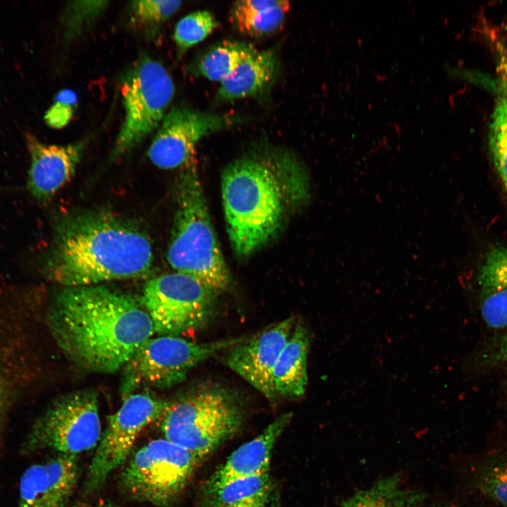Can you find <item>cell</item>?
<instances>
[{"label":"cell","instance_id":"cell-1","mask_svg":"<svg viewBox=\"0 0 507 507\" xmlns=\"http://www.w3.org/2000/svg\"><path fill=\"white\" fill-rule=\"evenodd\" d=\"M47 322L70 361L101 373L123 368L154 332L141 303L101 284L63 288L52 300Z\"/></svg>","mask_w":507,"mask_h":507},{"label":"cell","instance_id":"cell-2","mask_svg":"<svg viewBox=\"0 0 507 507\" xmlns=\"http://www.w3.org/2000/svg\"><path fill=\"white\" fill-rule=\"evenodd\" d=\"M153 261L150 239L134 222L107 210L87 209L56 221L42 267L49 280L73 287L143 278Z\"/></svg>","mask_w":507,"mask_h":507},{"label":"cell","instance_id":"cell-3","mask_svg":"<svg viewBox=\"0 0 507 507\" xmlns=\"http://www.w3.org/2000/svg\"><path fill=\"white\" fill-rule=\"evenodd\" d=\"M296 163L283 152L240 158L222 176V199L227 232L237 254L249 256L275 236L287 202L284 175Z\"/></svg>","mask_w":507,"mask_h":507},{"label":"cell","instance_id":"cell-4","mask_svg":"<svg viewBox=\"0 0 507 507\" xmlns=\"http://www.w3.org/2000/svg\"><path fill=\"white\" fill-rule=\"evenodd\" d=\"M176 186L167 260L175 271L192 275L218 292L225 290L230 273L211 223L196 161L182 168Z\"/></svg>","mask_w":507,"mask_h":507},{"label":"cell","instance_id":"cell-5","mask_svg":"<svg viewBox=\"0 0 507 507\" xmlns=\"http://www.w3.org/2000/svg\"><path fill=\"white\" fill-rule=\"evenodd\" d=\"M161 418L165 439L204 458L239 431L244 413L228 390L203 386L169 402Z\"/></svg>","mask_w":507,"mask_h":507},{"label":"cell","instance_id":"cell-6","mask_svg":"<svg viewBox=\"0 0 507 507\" xmlns=\"http://www.w3.org/2000/svg\"><path fill=\"white\" fill-rule=\"evenodd\" d=\"M203 459L165 438L152 440L131 457L122 472L120 485L133 499L170 507Z\"/></svg>","mask_w":507,"mask_h":507},{"label":"cell","instance_id":"cell-7","mask_svg":"<svg viewBox=\"0 0 507 507\" xmlns=\"http://www.w3.org/2000/svg\"><path fill=\"white\" fill-rule=\"evenodd\" d=\"M120 92L125 118L111 160L132 151L159 127L174 96L175 85L161 63L144 56L123 77Z\"/></svg>","mask_w":507,"mask_h":507},{"label":"cell","instance_id":"cell-8","mask_svg":"<svg viewBox=\"0 0 507 507\" xmlns=\"http://www.w3.org/2000/svg\"><path fill=\"white\" fill-rule=\"evenodd\" d=\"M101 436L97 394L82 389L61 397L46 410L31 427L21 451L77 456L96 446Z\"/></svg>","mask_w":507,"mask_h":507},{"label":"cell","instance_id":"cell-9","mask_svg":"<svg viewBox=\"0 0 507 507\" xmlns=\"http://www.w3.org/2000/svg\"><path fill=\"white\" fill-rule=\"evenodd\" d=\"M218 293L196 277L175 271L148 280L140 303L151 318L154 332L178 337L206 325L213 316Z\"/></svg>","mask_w":507,"mask_h":507},{"label":"cell","instance_id":"cell-10","mask_svg":"<svg viewBox=\"0 0 507 507\" xmlns=\"http://www.w3.org/2000/svg\"><path fill=\"white\" fill-rule=\"evenodd\" d=\"M246 337L196 343L177 336L149 339L125 365L121 392L124 398L142 386L172 387L185 380L199 363L239 343Z\"/></svg>","mask_w":507,"mask_h":507},{"label":"cell","instance_id":"cell-11","mask_svg":"<svg viewBox=\"0 0 507 507\" xmlns=\"http://www.w3.org/2000/svg\"><path fill=\"white\" fill-rule=\"evenodd\" d=\"M168 403L147 393L125 398L119 410L108 417L96 446L84 482L87 492L101 489L111 472L126 461L141 432L162 417Z\"/></svg>","mask_w":507,"mask_h":507},{"label":"cell","instance_id":"cell-12","mask_svg":"<svg viewBox=\"0 0 507 507\" xmlns=\"http://www.w3.org/2000/svg\"><path fill=\"white\" fill-rule=\"evenodd\" d=\"M242 116L215 114L186 106H173L163 118L147 155L162 169L184 168L196 162V146L204 137L241 123Z\"/></svg>","mask_w":507,"mask_h":507},{"label":"cell","instance_id":"cell-13","mask_svg":"<svg viewBox=\"0 0 507 507\" xmlns=\"http://www.w3.org/2000/svg\"><path fill=\"white\" fill-rule=\"evenodd\" d=\"M296 322L295 316L292 315L245 337L229 348L225 356L226 365L270 401L276 397L274 369Z\"/></svg>","mask_w":507,"mask_h":507},{"label":"cell","instance_id":"cell-14","mask_svg":"<svg viewBox=\"0 0 507 507\" xmlns=\"http://www.w3.org/2000/svg\"><path fill=\"white\" fill-rule=\"evenodd\" d=\"M77 461L56 454L30 465L20 476L15 507H67L78 480Z\"/></svg>","mask_w":507,"mask_h":507},{"label":"cell","instance_id":"cell-15","mask_svg":"<svg viewBox=\"0 0 507 507\" xmlns=\"http://www.w3.org/2000/svg\"><path fill=\"white\" fill-rule=\"evenodd\" d=\"M30 156L27 189L39 203L49 201L73 177L81 160L84 144H46L26 134Z\"/></svg>","mask_w":507,"mask_h":507},{"label":"cell","instance_id":"cell-16","mask_svg":"<svg viewBox=\"0 0 507 507\" xmlns=\"http://www.w3.org/2000/svg\"><path fill=\"white\" fill-rule=\"evenodd\" d=\"M292 412L284 413L253 439L242 444L213 472L203 484L215 487L239 478L257 475L270 471L274 446L290 423Z\"/></svg>","mask_w":507,"mask_h":507},{"label":"cell","instance_id":"cell-17","mask_svg":"<svg viewBox=\"0 0 507 507\" xmlns=\"http://www.w3.org/2000/svg\"><path fill=\"white\" fill-rule=\"evenodd\" d=\"M480 311L485 323L495 329L507 325V247H496L480 268Z\"/></svg>","mask_w":507,"mask_h":507},{"label":"cell","instance_id":"cell-18","mask_svg":"<svg viewBox=\"0 0 507 507\" xmlns=\"http://www.w3.org/2000/svg\"><path fill=\"white\" fill-rule=\"evenodd\" d=\"M277 70L275 53L257 50L220 82L216 100L232 101L261 94L273 84Z\"/></svg>","mask_w":507,"mask_h":507},{"label":"cell","instance_id":"cell-19","mask_svg":"<svg viewBox=\"0 0 507 507\" xmlns=\"http://www.w3.org/2000/svg\"><path fill=\"white\" fill-rule=\"evenodd\" d=\"M309 346L307 329L298 320L274 369L273 386L276 396L297 398L304 394L308 382Z\"/></svg>","mask_w":507,"mask_h":507},{"label":"cell","instance_id":"cell-20","mask_svg":"<svg viewBox=\"0 0 507 507\" xmlns=\"http://www.w3.org/2000/svg\"><path fill=\"white\" fill-rule=\"evenodd\" d=\"M275 487L270 471L239 478L221 486H202V507H265Z\"/></svg>","mask_w":507,"mask_h":507},{"label":"cell","instance_id":"cell-21","mask_svg":"<svg viewBox=\"0 0 507 507\" xmlns=\"http://www.w3.org/2000/svg\"><path fill=\"white\" fill-rule=\"evenodd\" d=\"M424 496L402 487L399 475L378 480L371 487L356 492L342 507H417Z\"/></svg>","mask_w":507,"mask_h":507},{"label":"cell","instance_id":"cell-22","mask_svg":"<svg viewBox=\"0 0 507 507\" xmlns=\"http://www.w3.org/2000/svg\"><path fill=\"white\" fill-rule=\"evenodd\" d=\"M257 49L251 44L225 40L204 54L197 65L198 73L212 81L222 82Z\"/></svg>","mask_w":507,"mask_h":507},{"label":"cell","instance_id":"cell-23","mask_svg":"<svg viewBox=\"0 0 507 507\" xmlns=\"http://www.w3.org/2000/svg\"><path fill=\"white\" fill-rule=\"evenodd\" d=\"M489 142L494 164L507 192V101L500 96L491 117Z\"/></svg>","mask_w":507,"mask_h":507},{"label":"cell","instance_id":"cell-24","mask_svg":"<svg viewBox=\"0 0 507 507\" xmlns=\"http://www.w3.org/2000/svg\"><path fill=\"white\" fill-rule=\"evenodd\" d=\"M290 7L289 1L281 0L278 5L273 8L230 19L241 33L251 37H261L276 31L281 26Z\"/></svg>","mask_w":507,"mask_h":507},{"label":"cell","instance_id":"cell-25","mask_svg":"<svg viewBox=\"0 0 507 507\" xmlns=\"http://www.w3.org/2000/svg\"><path fill=\"white\" fill-rule=\"evenodd\" d=\"M218 26L219 22L208 11H197L184 16L178 21L174 31V39L179 52H184L203 41Z\"/></svg>","mask_w":507,"mask_h":507},{"label":"cell","instance_id":"cell-26","mask_svg":"<svg viewBox=\"0 0 507 507\" xmlns=\"http://www.w3.org/2000/svg\"><path fill=\"white\" fill-rule=\"evenodd\" d=\"M108 4L107 1L70 2L66 7L63 17L67 37L74 38L89 28Z\"/></svg>","mask_w":507,"mask_h":507},{"label":"cell","instance_id":"cell-27","mask_svg":"<svg viewBox=\"0 0 507 507\" xmlns=\"http://www.w3.org/2000/svg\"><path fill=\"white\" fill-rule=\"evenodd\" d=\"M181 5V1L175 0H138L130 3V9L137 23L154 27L168 20Z\"/></svg>","mask_w":507,"mask_h":507},{"label":"cell","instance_id":"cell-28","mask_svg":"<svg viewBox=\"0 0 507 507\" xmlns=\"http://www.w3.org/2000/svg\"><path fill=\"white\" fill-rule=\"evenodd\" d=\"M478 486L485 496L507 506V458L487 465L479 475Z\"/></svg>","mask_w":507,"mask_h":507},{"label":"cell","instance_id":"cell-29","mask_svg":"<svg viewBox=\"0 0 507 507\" xmlns=\"http://www.w3.org/2000/svg\"><path fill=\"white\" fill-rule=\"evenodd\" d=\"M77 106V95L71 89L60 91L45 113L46 123L54 129L64 127L73 117Z\"/></svg>","mask_w":507,"mask_h":507},{"label":"cell","instance_id":"cell-30","mask_svg":"<svg viewBox=\"0 0 507 507\" xmlns=\"http://www.w3.org/2000/svg\"><path fill=\"white\" fill-rule=\"evenodd\" d=\"M6 389L0 376V449L1 446L2 430L6 415Z\"/></svg>","mask_w":507,"mask_h":507},{"label":"cell","instance_id":"cell-31","mask_svg":"<svg viewBox=\"0 0 507 507\" xmlns=\"http://www.w3.org/2000/svg\"><path fill=\"white\" fill-rule=\"evenodd\" d=\"M494 361L496 362L507 361V334L502 337L499 343L496 353L494 354Z\"/></svg>","mask_w":507,"mask_h":507},{"label":"cell","instance_id":"cell-32","mask_svg":"<svg viewBox=\"0 0 507 507\" xmlns=\"http://www.w3.org/2000/svg\"><path fill=\"white\" fill-rule=\"evenodd\" d=\"M482 84H488L492 89L495 90L500 94V97L507 101V80L505 81H493L484 82Z\"/></svg>","mask_w":507,"mask_h":507},{"label":"cell","instance_id":"cell-33","mask_svg":"<svg viewBox=\"0 0 507 507\" xmlns=\"http://www.w3.org/2000/svg\"><path fill=\"white\" fill-rule=\"evenodd\" d=\"M265 507H281L279 500V493L274 489Z\"/></svg>","mask_w":507,"mask_h":507},{"label":"cell","instance_id":"cell-34","mask_svg":"<svg viewBox=\"0 0 507 507\" xmlns=\"http://www.w3.org/2000/svg\"><path fill=\"white\" fill-rule=\"evenodd\" d=\"M75 507H118L112 506H87V505H79Z\"/></svg>","mask_w":507,"mask_h":507}]
</instances>
